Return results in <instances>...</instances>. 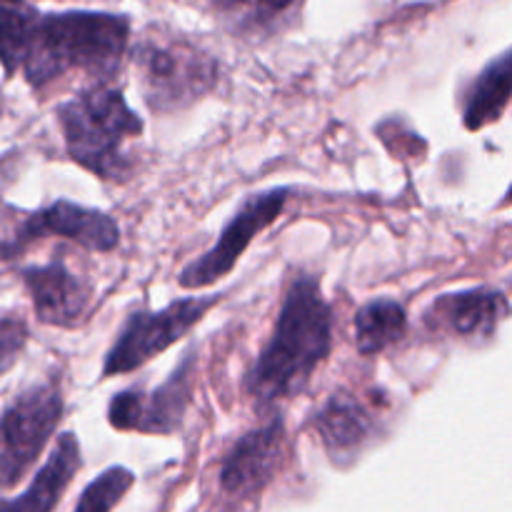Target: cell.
Returning a JSON list of instances; mask_svg holds the SVG:
<instances>
[{
    "mask_svg": "<svg viewBox=\"0 0 512 512\" xmlns=\"http://www.w3.org/2000/svg\"><path fill=\"white\" fill-rule=\"evenodd\" d=\"M333 350V308L320 278L300 273L290 283L268 343L245 375V395L260 408L298 398Z\"/></svg>",
    "mask_w": 512,
    "mask_h": 512,
    "instance_id": "cell-1",
    "label": "cell"
},
{
    "mask_svg": "<svg viewBox=\"0 0 512 512\" xmlns=\"http://www.w3.org/2000/svg\"><path fill=\"white\" fill-rule=\"evenodd\" d=\"M130 25L110 13H33L18 70L33 90H45L60 75L80 70L108 83L128 50Z\"/></svg>",
    "mask_w": 512,
    "mask_h": 512,
    "instance_id": "cell-2",
    "label": "cell"
},
{
    "mask_svg": "<svg viewBox=\"0 0 512 512\" xmlns=\"http://www.w3.org/2000/svg\"><path fill=\"white\" fill-rule=\"evenodd\" d=\"M70 160L108 183H123L133 173L128 145L143 135V120L130 110L123 93L98 83L55 108Z\"/></svg>",
    "mask_w": 512,
    "mask_h": 512,
    "instance_id": "cell-3",
    "label": "cell"
},
{
    "mask_svg": "<svg viewBox=\"0 0 512 512\" xmlns=\"http://www.w3.org/2000/svg\"><path fill=\"white\" fill-rule=\"evenodd\" d=\"M140 93L155 113H178L203 100L218 83L210 53L170 35H153L135 48Z\"/></svg>",
    "mask_w": 512,
    "mask_h": 512,
    "instance_id": "cell-4",
    "label": "cell"
},
{
    "mask_svg": "<svg viewBox=\"0 0 512 512\" xmlns=\"http://www.w3.org/2000/svg\"><path fill=\"white\" fill-rule=\"evenodd\" d=\"M65 413L63 388L48 378L25 388L0 415V488H13L38 463Z\"/></svg>",
    "mask_w": 512,
    "mask_h": 512,
    "instance_id": "cell-5",
    "label": "cell"
},
{
    "mask_svg": "<svg viewBox=\"0 0 512 512\" xmlns=\"http://www.w3.org/2000/svg\"><path fill=\"white\" fill-rule=\"evenodd\" d=\"M218 300L220 295H205V298L188 295V298L173 300L163 310H135V313H130L120 328L118 340L105 355L100 380L133 373V370L143 368L145 363L163 355L178 340H183Z\"/></svg>",
    "mask_w": 512,
    "mask_h": 512,
    "instance_id": "cell-6",
    "label": "cell"
},
{
    "mask_svg": "<svg viewBox=\"0 0 512 512\" xmlns=\"http://www.w3.org/2000/svg\"><path fill=\"white\" fill-rule=\"evenodd\" d=\"M288 200L290 188H270L248 195L243 205L235 210L233 218L220 230L218 243L180 270V288L200 290L223 280L238 265L248 245L283 215Z\"/></svg>",
    "mask_w": 512,
    "mask_h": 512,
    "instance_id": "cell-7",
    "label": "cell"
},
{
    "mask_svg": "<svg viewBox=\"0 0 512 512\" xmlns=\"http://www.w3.org/2000/svg\"><path fill=\"white\" fill-rule=\"evenodd\" d=\"M195 350H188L178 368L158 388H128L108 403V423L115 430L143 435H173L183 425L193 403Z\"/></svg>",
    "mask_w": 512,
    "mask_h": 512,
    "instance_id": "cell-8",
    "label": "cell"
},
{
    "mask_svg": "<svg viewBox=\"0 0 512 512\" xmlns=\"http://www.w3.org/2000/svg\"><path fill=\"white\" fill-rule=\"evenodd\" d=\"M65 238L93 253H110L118 248L120 230L115 218L98 208L70 203V200H55L45 208L35 210L15 230L8 245V253H20L30 243L40 238Z\"/></svg>",
    "mask_w": 512,
    "mask_h": 512,
    "instance_id": "cell-9",
    "label": "cell"
},
{
    "mask_svg": "<svg viewBox=\"0 0 512 512\" xmlns=\"http://www.w3.org/2000/svg\"><path fill=\"white\" fill-rule=\"evenodd\" d=\"M20 278L33 300L38 323L63 330H73L83 323L93 303V285L83 275L70 270L63 258L23 268Z\"/></svg>",
    "mask_w": 512,
    "mask_h": 512,
    "instance_id": "cell-10",
    "label": "cell"
},
{
    "mask_svg": "<svg viewBox=\"0 0 512 512\" xmlns=\"http://www.w3.org/2000/svg\"><path fill=\"white\" fill-rule=\"evenodd\" d=\"M508 313V298L500 290L470 288L440 295L425 310V323L435 333L450 335L468 345H483L493 340Z\"/></svg>",
    "mask_w": 512,
    "mask_h": 512,
    "instance_id": "cell-11",
    "label": "cell"
},
{
    "mask_svg": "<svg viewBox=\"0 0 512 512\" xmlns=\"http://www.w3.org/2000/svg\"><path fill=\"white\" fill-rule=\"evenodd\" d=\"M313 430L335 463H350L380 433L378 413L355 393H333L313 415Z\"/></svg>",
    "mask_w": 512,
    "mask_h": 512,
    "instance_id": "cell-12",
    "label": "cell"
},
{
    "mask_svg": "<svg viewBox=\"0 0 512 512\" xmlns=\"http://www.w3.org/2000/svg\"><path fill=\"white\" fill-rule=\"evenodd\" d=\"M283 453V420H270L263 428L243 435L225 458L220 485L228 495L250 498L260 493L273 478Z\"/></svg>",
    "mask_w": 512,
    "mask_h": 512,
    "instance_id": "cell-13",
    "label": "cell"
},
{
    "mask_svg": "<svg viewBox=\"0 0 512 512\" xmlns=\"http://www.w3.org/2000/svg\"><path fill=\"white\" fill-rule=\"evenodd\" d=\"M83 468V453L75 433H63L55 440V448L43 468L35 473L33 483L23 495L13 500H0V512H53L68 485Z\"/></svg>",
    "mask_w": 512,
    "mask_h": 512,
    "instance_id": "cell-14",
    "label": "cell"
},
{
    "mask_svg": "<svg viewBox=\"0 0 512 512\" xmlns=\"http://www.w3.org/2000/svg\"><path fill=\"white\" fill-rule=\"evenodd\" d=\"M510 83H512V55L503 53L498 60L485 65L483 73L475 78L465 100L463 123L468 130H480L485 125L500 120L510 103Z\"/></svg>",
    "mask_w": 512,
    "mask_h": 512,
    "instance_id": "cell-15",
    "label": "cell"
},
{
    "mask_svg": "<svg viewBox=\"0 0 512 512\" xmlns=\"http://www.w3.org/2000/svg\"><path fill=\"white\" fill-rule=\"evenodd\" d=\"M408 333V313L393 298H375L355 313V348L360 355H378Z\"/></svg>",
    "mask_w": 512,
    "mask_h": 512,
    "instance_id": "cell-16",
    "label": "cell"
},
{
    "mask_svg": "<svg viewBox=\"0 0 512 512\" xmlns=\"http://www.w3.org/2000/svg\"><path fill=\"white\" fill-rule=\"evenodd\" d=\"M135 483V475L123 465L108 468L100 473L80 495L75 512H113L115 505L125 498Z\"/></svg>",
    "mask_w": 512,
    "mask_h": 512,
    "instance_id": "cell-17",
    "label": "cell"
},
{
    "mask_svg": "<svg viewBox=\"0 0 512 512\" xmlns=\"http://www.w3.org/2000/svg\"><path fill=\"white\" fill-rule=\"evenodd\" d=\"M28 325L20 318H0V375L8 373L18 363L20 353L28 345Z\"/></svg>",
    "mask_w": 512,
    "mask_h": 512,
    "instance_id": "cell-18",
    "label": "cell"
},
{
    "mask_svg": "<svg viewBox=\"0 0 512 512\" xmlns=\"http://www.w3.org/2000/svg\"><path fill=\"white\" fill-rule=\"evenodd\" d=\"M295 5V0H258L260 13L265 15H280L285 10H290Z\"/></svg>",
    "mask_w": 512,
    "mask_h": 512,
    "instance_id": "cell-19",
    "label": "cell"
},
{
    "mask_svg": "<svg viewBox=\"0 0 512 512\" xmlns=\"http://www.w3.org/2000/svg\"><path fill=\"white\" fill-rule=\"evenodd\" d=\"M5 3H18V0H5Z\"/></svg>",
    "mask_w": 512,
    "mask_h": 512,
    "instance_id": "cell-20",
    "label": "cell"
}]
</instances>
